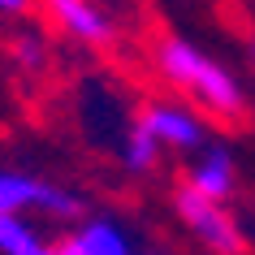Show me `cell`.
Returning a JSON list of instances; mask_svg holds the SVG:
<instances>
[{
    "mask_svg": "<svg viewBox=\"0 0 255 255\" xmlns=\"http://www.w3.org/2000/svg\"><path fill=\"white\" fill-rule=\"evenodd\" d=\"M156 69H160V78L173 91L186 95L190 104L208 108V113H216V117H225V121H234L242 113V104H247L242 82L216 56H208L199 43H190V39H177V35L160 39V48H156Z\"/></svg>",
    "mask_w": 255,
    "mask_h": 255,
    "instance_id": "1",
    "label": "cell"
},
{
    "mask_svg": "<svg viewBox=\"0 0 255 255\" xmlns=\"http://www.w3.org/2000/svg\"><path fill=\"white\" fill-rule=\"evenodd\" d=\"M173 212H177V221L199 238V247H208L212 255H242L247 238H242V225L234 221V212H229L225 203L203 199L199 190H190L186 182H182V186L173 190Z\"/></svg>",
    "mask_w": 255,
    "mask_h": 255,
    "instance_id": "2",
    "label": "cell"
},
{
    "mask_svg": "<svg viewBox=\"0 0 255 255\" xmlns=\"http://www.w3.org/2000/svg\"><path fill=\"white\" fill-rule=\"evenodd\" d=\"M138 126L156 138L160 151H199L208 143V126L195 108L177 104V100H151L138 113Z\"/></svg>",
    "mask_w": 255,
    "mask_h": 255,
    "instance_id": "3",
    "label": "cell"
},
{
    "mask_svg": "<svg viewBox=\"0 0 255 255\" xmlns=\"http://www.w3.org/2000/svg\"><path fill=\"white\" fill-rule=\"evenodd\" d=\"M186 186L199 190L203 199H216V203L234 199V190H238V160H234L229 143L208 138V143L195 151V164L186 169Z\"/></svg>",
    "mask_w": 255,
    "mask_h": 255,
    "instance_id": "4",
    "label": "cell"
},
{
    "mask_svg": "<svg viewBox=\"0 0 255 255\" xmlns=\"http://www.w3.org/2000/svg\"><path fill=\"white\" fill-rule=\"evenodd\" d=\"M43 9L69 39L87 43V48H108L117 39V26H113L108 9H100L95 0H43Z\"/></svg>",
    "mask_w": 255,
    "mask_h": 255,
    "instance_id": "5",
    "label": "cell"
},
{
    "mask_svg": "<svg viewBox=\"0 0 255 255\" xmlns=\"http://www.w3.org/2000/svg\"><path fill=\"white\" fill-rule=\"evenodd\" d=\"M52 251L56 255H134V238L113 216H91L87 212Z\"/></svg>",
    "mask_w": 255,
    "mask_h": 255,
    "instance_id": "6",
    "label": "cell"
},
{
    "mask_svg": "<svg viewBox=\"0 0 255 255\" xmlns=\"http://www.w3.org/2000/svg\"><path fill=\"white\" fill-rule=\"evenodd\" d=\"M48 182L26 169H0V216H22V212H39Z\"/></svg>",
    "mask_w": 255,
    "mask_h": 255,
    "instance_id": "7",
    "label": "cell"
},
{
    "mask_svg": "<svg viewBox=\"0 0 255 255\" xmlns=\"http://www.w3.org/2000/svg\"><path fill=\"white\" fill-rule=\"evenodd\" d=\"M48 242L26 216H0V255H39Z\"/></svg>",
    "mask_w": 255,
    "mask_h": 255,
    "instance_id": "8",
    "label": "cell"
},
{
    "mask_svg": "<svg viewBox=\"0 0 255 255\" xmlns=\"http://www.w3.org/2000/svg\"><path fill=\"white\" fill-rule=\"evenodd\" d=\"M160 156H164V151L156 147V138L134 121V130L126 134V147H121V164H126L130 173H151V169L160 164Z\"/></svg>",
    "mask_w": 255,
    "mask_h": 255,
    "instance_id": "9",
    "label": "cell"
},
{
    "mask_svg": "<svg viewBox=\"0 0 255 255\" xmlns=\"http://www.w3.org/2000/svg\"><path fill=\"white\" fill-rule=\"evenodd\" d=\"M26 9H30V0H0V13H9V17L26 13Z\"/></svg>",
    "mask_w": 255,
    "mask_h": 255,
    "instance_id": "10",
    "label": "cell"
},
{
    "mask_svg": "<svg viewBox=\"0 0 255 255\" xmlns=\"http://www.w3.org/2000/svg\"><path fill=\"white\" fill-rule=\"evenodd\" d=\"M251 69H255V39H251Z\"/></svg>",
    "mask_w": 255,
    "mask_h": 255,
    "instance_id": "11",
    "label": "cell"
},
{
    "mask_svg": "<svg viewBox=\"0 0 255 255\" xmlns=\"http://www.w3.org/2000/svg\"><path fill=\"white\" fill-rule=\"evenodd\" d=\"M39 255H56V251H52V247H43V251H39Z\"/></svg>",
    "mask_w": 255,
    "mask_h": 255,
    "instance_id": "12",
    "label": "cell"
}]
</instances>
